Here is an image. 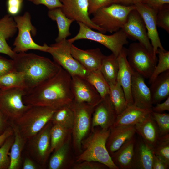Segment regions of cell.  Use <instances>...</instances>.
I'll return each mask as SVG.
<instances>
[{"mask_svg": "<svg viewBox=\"0 0 169 169\" xmlns=\"http://www.w3.org/2000/svg\"><path fill=\"white\" fill-rule=\"evenodd\" d=\"M26 94L23 88L0 90V110L9 123L18 119L31 106L23 102Z\"/></svg>", "mask_w": 169, "mask_h": 169, "instance_id": "cell-10", "label": "cell"}, {"mask_svg": "<svg viewBox=\"0 0 169 169\" xmlns=\"http://www.w3.org/2000/svg\"><path fill=\"white\" fill-rule=\"evenodd\" d=\"M117 116L108 95L95 107L92 115L91 128L99 127L104 130L109 129L113 125Z\"/></svg>", "mask_w": 169, "mask_h": 169, "instance_id": "cell-17", "label": "cell"}, {"mask_svg": "<svg viewBox=\"0 0 169 169\" xmlns=\"http://www.w3.org/2000/svg\"><path fill=\"white\" fill-rule=\"evenodd\" d=\"M136 133L134 126L111 127L106 144L110 156L126 141L135 135Z\"/></svg>", "mask_w": 169, "mask_h": 169, "instance_id": "cell-23", "label": "cell"}, {"mask_svg": "<svg viewBox=\"0 0 169 169\" xmlns=\"http://www.w3.org/2000/svg\"><path fill=\"white\" fill-rule=\"evenodd\" d=\"M72 43L65 39L49 46L47 52L52 56L54 61L68 72L71 76L83 77L87 71L72 56L71 46Z\"/></svg>", "mask_w": 169, "mask_h": 169, "instance_id": "cell-11", "label": "cell"}, {"mask_svg": "<svg viewBox=\"0 0 169 169\" xmlns=\"http://www.w3.org/2000/svg\"><path fill=\"white\" fill-rule=\"evenodd\" d=\"M151 111V110L141 108L134 104L128 105L121 113L117 115L112 127L135 126L142 121Z\"/></svg>", "mask_w": 169, "mask_h": 169, "instance_id": "cell-24", "label": "cell"}, {"mask_svg": "<svg viewBox=\"0 0 169 169\" xmlns=\"http://www.w3.org/2000/svg\"><path fill=\"white\" fill-rule=\"evenodd\" d=\"M50 135L52 153L71 136V131L59 125L53 124Z\"/></svg>", "mask_w": 169, "mask_h": 169, "instance_id": "cell-36", "label": "cell"}, {"mask_svg": "<svg viewBox=\"0 0 169 169\" xmlns=\"http://www.w3.org/2000/svg\"><path fill=\"white\" fill-rule=\"evenodd\" d=\"M136 9L134 5L126 6L112 3L101 8L93 14V23L106 33L116 32L123 27L128 15Z\"/></svg>", "mask_w": 169, "mask_h": 169, "instance_id": "cell-6", "label": "cell"}, {"mask_svg": "<svg viewBox=\"0 0 169 169\" xmlns=\"http://www.w3.org/2000/svg\"><path fill=\"white\" fill-rule=\"evenodd\" d=\"M53 124L50 120L36 134L27 140L26 147L28 156L41 167H46L51 153L50 131Z\"/></svg>", "mask_w": 169, "mask_h": 169, "instance_id": "cell-9", "label": "cell"}, {"mask_svg": "<svg viewBox=\"0 0 169 169\" xmlns=\"http://www.w3.org/2000/svg\"><path fill=\"white\" fill-rule=\"evenodd\" d=\"M71 52L73 57L87 72L100 70L105 56L99 48L84 50L73 44L71 46Z\"/></svg>", "mask_w": 169, "mask_h": 169, "instance_id": "cell-21", "label": "cell"}, {"mask_svg": "<svg viewBox=\"0 0 169 169\" xmlns=\"http://www.w3.org/2000/svg\"><path fill=\"white\" fill-rule=\"evenodd\" d=\"M56 110L44 106H31L13 122L20 135L27 140L39 131L51 120Z\"/></svg>", "mask_w": 169, "mask_h": 169, "instance_id": "cell-4", "label": "cell"}, {"mask_svg": "<svg viewBox=\"0 0 169 169\" xmlns=\"http://www.w3.org/2000/svg\"><path fill=\"white\" fill-rule=\"evenodd\" d=\"M128 61L135 72L144 78H149L156 65L157 61L153 55L139 42L131 44L127 49Z\"/></svg>", "mask_w": 169, "mask_h": 169, "instance_id": "cell-12", "label": "cell"}, {"mask_svg": "<svg viewBox=\"0 0 169 169\" xmlns=\"http://www.w3.org/2000/svg\"><path fill=\"white\" fill-rule=\"evenodd\" d=\"M52 153L47 163L48 169H71L75 162V157H74L73 155L74 153L72 146L71 136Z\"/></svg>", "mask_w": 169, "mask_h": 169, "instance_id": "cell-18", "label": "cell"}, {"mask_svg": "<svg viewBox=\"0 0 169 169\" xmlns=\"http://www.w3.org/2000/svg\"><path fill=\"white\" fill-rule=\"evenodd\" d=\"M118 57L113 54L105 56L100 70L109 84H115L119 70Z\"/></svg>", "mask_w": 169, "mask_h": 169, "instance_id": "cell-31", "label": "cell"}, {"mask_svg": "<svg viewBox=\"0 0 169 169\" xmlns=\"http://www.w3.org/2000/svg\"><path fill=\"white\" fill-rule=\"evenodd\" d=\"M71 76L61 68L54 76L43 82L23 97L26 105L46 107L56 110L69 105L74 100Z\"/></svg>", "mask_w": 169, "mask_h": 169, "instance_id": "cell-1", "label": "cell"}, {"mask_svg": "<svg viewBox=\"0 0 169 169\" xmlns=\"http://www.w3.org/2000/svg\"><path fill=\"white\" fill-rule=\"evenodd\" d=\"M15 70L13 60L0 55V76Z\"/></svg>", "mask_w": 169, "mask_h": 169, "instance_id": "cell-45", "label": "cell"}, {"mask_svg": "<svg viewBox=\"0 0 169 169\" xmlns=\"http://www.w3.org/2000/svg\"><path fill=\"white\" fill-rule=\"evenodd\" d=\"M109 96L113 107L117 115L121 113L128 105L123 89L117 82L109 84Z\"/></svg>", "mask_w": 169, "mask_h": 169, "instance_id": "cell-32", "label": "cell"}, {"mask_svg": "<svg viewBox=\"0 0 169 169\" xmlns=\"http://www.w3.org/2000/svg\"><path fill=\"white\" fill-rule=\"evenodd\" d=\"M169 163L154 154L152 163V169H168Z\"/></svg>", "mask_w": 169, "mask_h": 169, "instance_id": "cell-48", "label": "cell"}, {"mask_svg": "<svg viewBox=\"0 0 169 169\" xmlns=\"http://www.w3.org/2000/svg\"><path fill=\"white\" fill-rule=\"evenodd\" d=\"M137 0H113L112 3H117L124 5H134V3Z\"/></svg>", "mask_w": 169, "mask_h": 169, "instance_id": "cell-53", "label": "cell"}, {"mask_svg": "<svg viewBox=\"0 0 169 169\" xmlns=\"http://www.w3.org/2000/svg\"><path fill=\"white\" fill-rule=\"evenodd\" d=\"M48 15L51 20L55 21L57 23L58 34L55 40L56 42L66 39L71 35L69 28L71 23L74 21L67 17L61 8L49 10Z\"/></svg>", "mask_w": 169, "mask_h": 169, "instance_id": "cell-30", "label": "cell"}, {"mask_svg": "<svg viewBox=\"0 0 169 169\" xmlns=\"http://www.w3.org/2000/svg\"><path fill=\"white\" fill-rule=\"evenodd\" d=\"M84 78L95 88L102 99L109 95V83L100 70L87 72Z\"/></svg>", "mask_w": 169, "mask_h": 169, "instance_id": "cell-34", "label": "cell"}, {"mask_svg": "<svg viewBox=\"0 0 169 169\" xmlns=\"http://www.w3.org/2000/svg\"><path fill=\"white\" fill-rule=\"evenodd\" d=\"M157 54L158 55V63L149 78L150 84L160 74L169 70V51L165 49H159Z\"/></svg>", "mask_w": 169, "mask_h": 169, "instance_id": "cell-37", "label": "cell"}, {"mask_svg": "<svg viewBox=\"0 0 169 169\" xmlns=\"http://www.w3.org/2000/svg\"><path fill=\"white\" fill-rule=\"evenodd\" d=\"M154 147L139 136L136 138L132 169H152Z\"/></svg>", "mask_w": 169, "mask_h": 169, "instance_id": "cell-22", "label": "cell"}, {"mask_svg": "<svg viewBox=\"0 0 169 169\" xmlns=\"http://www.w3.org/2000/svg\"><path fill=\"white\" fill-rule=\"evenodd\" d=\"M154 9L158 11L164 5L169 3V0H139Z\"/></svg>", "mask_w": 169, "mask_h": 169, "instance_id": "cell-47", "label": "cell"}, {"mask_svg": "<svg viewBox=\"0 0 169 169\" xmlns=\"http://www.w3.org/2000/svg\"><path fill=\"white\" fill-rule=\"evenodd\" d=\"M13 19L18 33L13 44V50L16 53L26 52L29 50L47 52L49 46L46 43L43 45H39L33 39L32 37L36 34L37 30L32 23L29 13L26 12L23 15L14 16Z\"/></svg>", "mask_w": 169, "mask_h": 169, "instance_id": "cell-8", "label": "cell"}, {"mask_svg": "<svg viewBox=\"0 0 169 169\" xmlns=\"http://www.w3.org/2000/svg\"><path fill=\"white\" fill-rule=\"evenodd\" d=\"M9 121L0 110V135L10 126Z\"/></svg>", "mask_w": 169, "mask_h": 169, "instance_id": "cell-51", "label": "cell"}, {"mask_svg": "<svg viewBox=\"0 0 169 169\" xmlns=\"http://www.w3.org/2000/svg\"><path fill=\"white\" fill-rule=\"evenodd\" d=\"M152 111L157 113H161L165 111H169V96L166 100L162 103H157L156 105L153 106Z\"/></svg>", "mask_w": 169, "mask_h": 169, "instance_id": "cell-50", "label": "cell"}, {"mask_svg": "<svg viewBox=\"0 0 169 169\" xmlns=\"http://www.w3.org/2000/svg\"><path fill=\"white\" fill-rule=\"evenodd\" d=\"M155 154L169 163V134L160 136L154 147Z\"/></svg>", "mask_w": 169, "mask_h": 169, "instance_id": "cell-39", "label": "cell"}, {"mask_svg": "<svg viewBox=\"0 0 169 169\" xmlns=\"http://www.w3.org/2000/svg\"><path fill=\"white\" fill-rule=\"evenodd\" d=\"M151 113L134 126L136 133L154 147L160 136L157 125Z\"/></svg>", "mask_w": 169, "mask_h": 169, "instance_id": "cell-27", "label": "cell"}, {"mask_svg": "<svg viewBox=\"0 0 169 169\" xmlns=\"http://www.w3.org/2000/svg\"><path fill=\"white\" fill-rule=\"evenodd\" d=\"M13 134L12 127L10 126L1 135H0V147L9 136Z\"/></svg>", "mask_w": 169, "mask_h": 169, "instance_id": "cell-52", "label": "cell"}, {"mask_svg": "<svg viewBox=\"0 0 169 169\" xmlns=\"http://www.w3.org/2000/svg\"><path fill=\"white\" fill-rule=\"evenodd\" d=\"M28 1H30L32 2L33 1V0H28Z\"/></svg>", "mask_w": 169, "mask_h": 169, "instance_id": "cell-54", "label": "cell"}, {"mask_svg": "<svg viewBox=\"0 0 169 169\" xmlns=\"http://www.w3.org/2000/svg\"><path fill=\"white\" fill-rule=\"evenodd\" d=\"M13 134L9 136L0 147V169H8L10 160L9 152L14 141Z\"/></svg>", "mask_w": 169, "mask_h": 169, "instance_id": "cell-38", "label": "cell"}, {"mask_svg": "<svg viewBox=\"0 0 169 169\" xmlns=\"http://www.w3.org/2000/svg\"><path fill=\"white\" fill-rule=\"evenodd\" d=\"M136 140L135 135L111 156L112 161L119 169H132Z\"/></svg>", "mask_w": 169, "mask_h": 169, "instance_id": "cell-26", "label": "cell"}, {"mask_svg": "<svg viewBox=\"0 0 169 169\" xmlns=\"http://www.w3.org/2000/svg\"><path fill=\"white\" fill-rule=\"evenodd\" d=\"M121 29L128 38L138 41V42L143 46L153 57L152 47L145 24L141 15L136 9L130 13L126 21Z\"/></svg>", "mask_w": 169, "mask_h": 169, "instance_id": "cell-13", "label": "cell"}, {"mask_svg": "<svg viewBox=\"0 0 169 169\" xmlns=\"http://www.w3.org/2000/svg\"><path fill=\"white\" fill-rule=\"evenodd\" d=\"M13 59L15 70L24 75L26 94L54 76L62 68L49 58L33 53H16Z\"/></svg>", "mask_w": 169, "mask_h": 169, "instance_id": "cell-2", "label": "cell"}, {"mask_svg": "<svg viewBox=\"0 0 169 169\" xmlns=\"http://www.w3.org/2000/svg\"><path fill=\"white\" fill-rule=\"evenodd\" d=\"M79 30L77 34L68 39L73 44L80 39H88L98 42L106 47L118 57L124 46L127 44L128 37L122 29L110 35L94 31L84 24L77 22Z\"/></svg>", "mask_w": 169, "mask_h": 169, "instance_id": "cell-7", "label": "cell"}, {"mask_svg": "<svg viewBox=\"0 0 169 169\" xmlns=\"http://www.w3.org/2000/svg\"><path fill=\"white\" fill-rule=\"evenodd\" d=\"M17 31L13 18L9 14L0 19V53L6 54L13 59L16 53L15 52L7 42L12 37Z\"/></svg>", "mask_w": 169, "mask_h": 169, "instance_id": "cell-25", "label": "cell"}, {"mask_svg": "<svg viewBox=\"0 0 169 169\" xmlns=\"http://www.w3.org/2000/svg\"><path fill=\"white\" fill-rule=\"evenodd\" d=\"M33 2L36 5H44L49 10L57 8H61L63 6L60 0H33Z\"/></svg>", "mask_w": 169, "mask_h": 169, "instance_id": "cell-46", "label": "cell"}, {"mask_svg": "<svg viewBox=\"0 0 169 169\" xmlns=\"http://www.w3.org/2000/svg\"><path fill=\"white\" fill-rule=\"evenodd\" d=\"M72 169H107L108 167L101 163L94 161H85L79 162H75Z\"/></svg>", "mask_w": 169, "mask_h": 169, "instance_id": "cell-42", "label": "cell"}, {"mask_svg": "<svg viewBox=\"0 0 169 169\" xmlns=\"http://www.w3.org/2000/svg\"><path fill=\"white\" fill-rule=\"evenodd\" d=\"M63 6L61 9L68 18L82 23L90 28L105 33L104 31L94 24L88 13V0H60Z\"/></svg>", "mask_w": 169, "mask_h": 169, "instance_id": "cell-15", "label": "cell"}, {"mask_svg": "<svg viewBox=\"0 0 169 169\" xmlns=\"http://www.w3.org/2000/svg\"><path fill=\"white\" fill-rule=\"evenodd\" d=\"M69 105L74 115L71 131L72 143L76 156L82 151V141L91 131L92 115L95 107L85 103L78 102L74 100Z\"/></svg>", "mask_w": 169, "mask_h": 169, "instance_id": "cell-5", "label": "cell"}, {"mask_svg": "<svg viewBox=\"0 0 169 169\" xmlns=\"http://www.w3.org/2000/svg\"><path fill=\"white\" fill-rule=\"evenodd\" d=\"M18 87L25 88L24 75L22 73L15 70L0 76V90Z\"/></svg>", "mask_w": 169, "mask_h": 169, "instance_id": "cell-35", "label": "cell"}, {"mask_svg": "<svg viewBox=\"0 0 169 169\" xmlns=\"http://www.w3.org/2000/svg\"><path fill=\"white\" fill-rule=\"evenodd\" d=\"M71 87L74 100L95 107L102 98L95 88L83 77L71 76Z\"/></svg>", "mask_w": 169, "mask_h": 169, "instance_id": "cell-16", "label": "cell"}, {"mask_svg": "<svg viewBox=\"0 0 169 169\" xmlns=\"http://www.w3.org/2000/svg\"><path fill=\"white\" fill-rule=\"evenodd\" d=\"M23 169H38L41 167L33 160L27 155L24 157L22 162Z\"/></svg>", "mask_w": 169, "mask_h": 169, "instance_id": "cell-49", "label": "cell"}, {"mask_svg": "<svg viewBox=\"0 0 169 169\" xmlns=\"http://www.w3.org/2000/svg\"><path fill=\"white\" fill-rule=\"evenodd\" d=\"M110 129L105 130L99 127L91 128L89 135L81 142L82 152L75 157V162L85 161L101 163L110 169H119L114 164L106 147Z\"/></svg>", "mask_w": 169, "mask_h": 169, "instance_id": "cell-3", "label": "cell"}, {"mask_svg": "<svg viewBox=\"0 0 169 169\" xmlns=\"http://www.w3.org/2000/svg\"><path fill=\"white\" fill-rule=\"evenodd\" d=\"M165 5L157 11L156 16L157 27L169 33V9Z\"/></svg>", "mask_w": 169, "mask_h": 169, "instance_id": "cell-41", "label": "cell"}, {"mask_svg": "<svg viewBox=\"0 0 169 169\" xmlns=\"http://www.w3.org/2000/svg\"><path fill=\"white\" fill-rule=\"evenodd\" d=\"M150 84L153 104L166 99L169 96V70L160 74Z\"/></svg>", "mask_w": 169, "mask_h": 169, "instance_id": "cell-28", "label": "cell"}, {"mask_svg": "<svg viewBox=\"0 0 169 169\" xmlns=\"http://www.w3.org/2000/svg\"><path fill=\"white\" fill-rule=\"evenodd\" d=\"M23 0H7V11L8 14L14 16L21 11Z\"/></svg>", "mask_w": 169, "mask_h": 169, "instance_id": "cell-44", "label": "cell"}, {"mask_svg": "<svg viewBox=\"0 0 169 169\" xmlns=\"http://www.w3.org/2000/svg\"><path fill=\"white\" fill-rule=\"evenodd\" d=\"M88 13L93 14L98 9L112 4L113 0H88Z\"/></svg>", "mask_w": 169, "mask_h": 169, "instance_id": "cell-43", "label": "cell"}, {"mask_svg": "<svg viewBox=\"0 0 169 169\" xmlns=\"http://www.w3.org/2000/svg\"><path fill=\"white\" fill-rule=\"evenodd\" d=\"M134 5L143 20L152 47L153 57L155 60L157 61L156 54L158 49H164L157 29L156 16L157 11L139 0H137Z\"/></svg>", "mask_w": 169, "mask_h": 169, "instance_id": "cell-14", "label": "cell"}, {"mask_svg": "<svg viewBox=\"0 0 169 169\" xmlns=\"http://www.w3.org/2000/svg\"><path fill=\"white\" fill-rule=\"evenodd\" d=\"M127 55V49L124 47L117 57L119 67L117 82L123 89L128 106L133 104L131 88L134 70L128 61Z\"/></svg>", "mask_w": 169, "mask_h": 169, "instance_id": "cell-20", "label": "cell"}, {"mask_svg": "<svg viewBox=\"0 0 169 169\" xmlns=\"http://www.w3.org/2000/svg\"><path fill=\"white\" fill-rule=\"evenodd\" d=\"M131 90L133 104L141 108L151 110L153 104L150 88L146 84L144 78L134 71Z\"/></svg>", "mask_w": 169, "mask_h": 169, "instance_id": "cell-19", "label": "cell"}, {"mask_svg": "<svg viewBox=\"0 0 169 169\" xmlns=\"http://www.w3.org/2000/svg\"><path fill=\"white\" fill-rule=\"evenodd\" d=\"M10 124L13 129L14 138L9 152L10 163L8 169H19L22 163V154L27 140L20 135L13 124Z\"/></svg>", "mask_w": 169, "mask_h": 169, "instance_id": "cell-29", "label": "cell"}, {"mask_svg": "<svg viewBox=\"0 0 169 169\" xmlns=\"http://www.w3.org/2000/svg\"><path fill=\"white\" fill-rule=\"evenodd\" d=\"M74 119L73 112L68 105H64L56 110L50 120L53 124L59 125L71 131Z\"/></svg>", "mask_w": 169, "mask_h": 169, "instance_id": "cell-33", "label": "cell"}, {"mask_svg": "<svg viewBox=\"0 0 169 169\" xmlns=\"http://www.w3.org/2000/svg\"><path fill=\"white\" fill-rule=\"evenodd\" d=\"M151 114L157 125L160 136L169 134V114L152 111Z\"/></svg>", "mask_w": 169, "mask_h": 169, "instance_id": "cell-40", "label": "cell"}]
</instances>
